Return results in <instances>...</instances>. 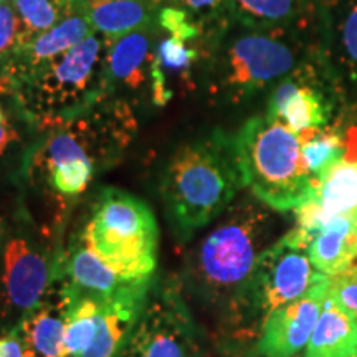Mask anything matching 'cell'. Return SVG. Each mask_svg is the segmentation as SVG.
<instances>
[{"label": "cell", "instance_id": "obj_1", "mask_svg": "<svg viewBox=\"0 0 357 357\" xmlns=\"http://www.w3.org/2000/svg\"><path fill=\"white\" fill-rule=\"evenodd\" d=\"M271 212L253 195L231 204L220 222L187 253L178 276L185 298L220 314L273 243L276 222Z\"/></svg>", "mask_w": 357, "mask_h": 357}, {"label": "cell", "instance_id": "obj_2", "mask_svg": "<svg viewBox=\"0 0 357 357\" xmlns=\"http://www.w3.org/2000/svg\"><path fill=\"white\" fill-rule=\"evenodd\" d=\"M245 187L234 136L222 129L178 146L162 177L160 197L174 236L187 243L229 211Z\"/></svg>", "mask_w": 357, "mask_h": 357}, {"label": "cell", "instance_id": "obj_3", "mask_svg": "<svg viewBox=\"0 0 357 357\" xmlns=\"http://www.w3.org/2000/svg\"><path fill=\"white\" fill-rule=\"evenodd\" d=\"M321 273L287 236H280L258 258L245 287L218 314V346L229 357H257L263 328L278 307L303 296Z\"/></svg>", "mask_w": 357, "mask_h": 357}, {"label": "cell", "instance_id": "obj_4", "mask_svg": "<svg viewBox=\"0 0 357 357\" xmlns=\"http://www.w3.org/2000/svg\"><path fill=\"white\" fill-rule=\"evenodd\" d=\"M108 42L93 32L13 84L12 93L26 121L48 131L109 98L105 84Z\"/></svg>", "mask_w": 357, "mask_h": 357}, {"label": "cell", "instance_id": "obj_5", "mask_svg": "<svg viewBox=\"0 0 357 357\" xmlns=\"http://www.w3.org/2000/svg\"><path fill=\"white\" fill-rule=\"evenodd\" d=\"M306 33L250 29L231 37L223 33L207 75L208 95L235 106L281 82L319 50V40L306 42Z\"/></svg>", "mask_w": 357, "mask_h": 357}, {"label": "cell", "instance_id": "obj_6", "mask_svg": "<svg viewBox=\"0 0 357 357\" xmlns=\"http://www.w3.org/2000/svg\"><path fill=\"white\" fill-rule=\"evenodd\" d=\"M243 184L275 212H289L311 197L316 178L301 155L298 134L266 114L253 116L234 136Z\"/></svg>", "mask_w": 357, "mask_h": 357}, {"label": "cell", "instance_id": "obj_7", "mask_svg": "<svg viewBox=\"0 0 357 357\" xmlns=\"http://www.w3.org/2000/svg\"><path fill=\"white\" fill-rule=\"evenodd\" d=\"M136 131L131 106L123 100L105 98L60 126L48 129L43 139L25 154L22 171L30 182H38L58 164L83 159L101 172L121 158Z\"/></svg>", "mask_w": 357, "mask_h": 357}, {"label": "cell", "instance_id": "obj_8", "mask_svg": "<svg viewBox=\"0 0 357 357\" xmlns=\"http://www.w3.org/2000/svg\"><path fill=\"white\" fill-rule=\"evenodd\" d=\"M79 234L93 253L121 278H154L159 225L144 200L126 190L106 187L93 204Z\"/></svg>", "mask_w": 357, "mask_h": 357}, {"label": "cell", "instance_id": "obj_9", "mask_svg": "<svg viewBox=\"0 0 357 357\" xmlns=\"http://www.w3.org/2000/svg\"><path fill=\"white\" fill-rule=\"evenodd\" d=\"M65 245L25 212L3 222L0 243V334L17 329L60 273Z\"/></svg>", "mask_w": 357, "mask_h": 357}, {"label": "cell", "instance_id": "obj_10", "mask_svg": "<svg viewBox=\"0 0 357 357\" xmlns=\"http://www.w3.org/2000/svg\"><path fill=\"white\" fill-rule=\"evenodd\" d=\"M119 357H202L200 333L178 276L155 278Z\"/></svg>", "mask_w": 357, "mask_h": 357}, {"label": "cell", "instance_id": "obj_11", "mask_svg": "<svg viewBox=\"0 0 357 357\" xmlns=\"http://www.w3.org/2000/svg\"><path fill=\"white\" fill-rule=\"evenodd\" d=\"M342 105L344 98L319 47L305 63L276 83L265 114L298 134L334 121L342 114Z\"/></svg>", "mask_w": 357, "mask_h": 357}, {"label": "cell", "instance_id": "obj_12", "mask_svg": "<svg viewBox=\"0 0 357 357\" xmlns=\"http://www.w3.org/2000/svg\"><path fill=\"white\" fill-rule=\"evenodd\" d=\"M294 225L284 236L294 247L307 250L326 222L357 215V153L347 154L316 177L311 197L294 208Z\"/></svg>", "mask_w": 357, "mask_h": 357}, {"label": "cell", "instance_id": "obj_13", "mask_svg": "<svg viewBox=\"0 0 357 357\" xmlns=\"http://www.w3.org/2000/svg\"><path fill=\"white\" fill-rule=\"evenodd\" d=\"M318 33L346 106L357 108V0H323Z\"/></svg>", "mask_w": 357, "mask_h": 357}, {"label": "cell", "instance_id": "obj_14", "mask_svg": "<svg viewBox=\"0 0 357 357\" xmlns=\"http://www.w3.org/2000/svg\"><path fill=\"white\" fill-rule=\"evenodd\" d=\"M328 293V276L321 275L303 296L278 307L263 328L257 356L294 357L306 347Z\"/></svg>", "mask_w": 357, "mask_h": 357}, {"label": "cell", "instance_id": "obj_15", "mask_svg": "<svg viewBox=\"0 0 357 357\" xmlns=\"http://www.w3.org/2000/svg\"><path fill=\"white\" fill-rule=\"evenodd\" d=\"M63 273L71 291L89 294L100 300H116L139 289L151 288V280H126L116 275L84 243L82 234L73 235L63 250Z\"/></svg>", "mask_w": 357, "mask_h": 357}, {"label": "cell", "instance_id": "obj_16", "mask_svg": "<svg viewBox=\"0 0 357 357\" xmlns=\"http://www.w3.org/2000/svg\"><path fill=\"white\" fill-rule=\"evenodd\" d=\"M68 281L61 270L47 296L19 326L26 357H70L65 347V324L68 310Z\"/></svg>", "mask_w": 357, "mask_h": 357}, {"label": "cell", "instance_id": "obj_17", "mask_svg": "<svg viewBox=\"0 0 357 357\" xmlns=\"http://www.w3.org/2000/svg\"><path fill=\"white\" fill-rule=\"evenodd\" d=\"M323 0H230L234 24L265 32L318 30Z\"/></svg>", "mask_w": 357, "mask_h": 357}, {"label": "cell", "instance_id": "obj_18", "mask_svg": "<svg viewBox=\"0 0 357 357\" xmlns=\"http://www.w3.org/2000/svg\"><path fill=\"white\" fill-rule=\"evenodd\" d=\"M153 287V284H151ZM151 288L126 296L108 300L101 305L96 333L89 346L78 357H119L128 344L144 307Z\"/></svg>", "mask_w": 357, "mask_h": 357}, {"label": "cell", "instance_id": "obj_19", "mask_svg": "<svg viewBox=\"0 0 357 357\" xmlns=\"http://www.w3.org/2000/svg\"><path fill=\"white\" fill-rule=\"evenodd\" d=\"M151 42L146 30L126 33L109 40L105 63V84L108 95L118 88L131 91L151 82Z\"/></svg>", "mask_w": 357, "mask_h": 357}, {"label": "cell", "instance_id": "obj_20", "mask_svg": "<svg viewBox=\"0 0 357 357\" xmlns=\"http://www.w3.org/2000/svg\"><path fill=\"white\" fill-rule=\"evenodd\" d=\"M160 0H84L83 15L101 37L114 40L158 22Z\"/></svg>", "mask_w": 357, "mask_h": 357}, {"label": "cell", "instance_id": "obj_21", "mask_svg": "<svg viewBox=\"0 0 357 357\" xmlns=\"http://www.w3.org/2000/svg\"><path fill=\"white\" fill-rule=\"evenodd\" d=\"M301 155L312 177H319L326 169L357 153V124H346L342 114L326 126L310 128L298 132Z\"/></svg>", "mask_w": 357, "mask_h": 357}, {"label": "cell", "instance_id": "obj_22", "mask_svg": "<svg viewBox=\"0 0 357 357\" xmlns=\"http://www.w3.org/2000/svg\"><path fill=\"white\" fill-rule=\"evenodd\" d=\"M307 257L316 271L324 276L336 275L357 258V215L334 217L316 234Z\"/></svg>", "mask_w": 357, "mask_h": 357}, {"label": "cell", "instance_id": "obj_23", "mask_svg": "<svg viewBox=\"0 0 357 357\" xmlns=\"http://www.w3.org/2000/svg\"><path fill=\"white\" fill-rule=\"evenodd\" d=\"M305 349V357H351L357 354V318L328 296Z\"/></svg>", "mask_w": 357, "mask_h": 357}, {"label": "cell", "instance_id": "obj_24", "mask_svg": "<svg viewBox=\"0 0 357 357\" xmlns=\"http://www.w3.org/2000/svg\"><path fill=\"white\" fill-rule=\"evenodd\" d=\"M84 0H13L24 25V40L50 30L73 13H83Z\"/></svg>", "mask_w": 357, "mask_h": 357}, {"label": "cell", "instance_id": "obj_25", "mask_svg": "<svg viewBox=\"0 0 357 357\" xmlns=\"http://www.w3.org/2000/svg\"><path fill=\"white\" fill-rule=\"evenodd\" d=\"M167 6L177 7L189 13L207 38L218 40L227 29L234 24L231 20L230 0H160Z\"/></svg>", "mask_w": 357, "mask_h": 357}, {"label": "cell", "instance_id": "obj_26", "mask_svg": "<svg viewBox=\"0 0 357 357\" xmlns=\"http://www.w3.org/2000/svg\"><path fill=\"white\" fill-rule=\"evenodd\" d=\"M96 174V166L89 160H68V162L58 164L53 167L42 178V182L48 184V187L61 197H77L86 190Z\"/></svg>", "mask_w": 357, "mask_h": 357}, {"label": "cell", "instance_id": "obj_27", "mask_svg": "<svg viewBox=\"0 0 357 357\" xmlns=\"http://www.w3.org/2000/svg\"><path fill=\"white\" fill-rule=\"evenodd\" d=\"M199 48L190 45L187 40L177 37H167L159 43L154 60L160 70L167 75V71H185L199 60Z\"/></svg>", "mask_w": 357, "mask_h": 357}, {"label": "cell", "instance_id": "obj_28", "mask_svg": "<svg viewBox=\"0 0 357 357\" xmlns=\"http://www.w3.org/2000/svg\"><path fill=\"white\" fill-rule=\"evenodd\" d=\"M24 42V25L13 2L0 3V73Z\"/></svg>", "mask_w": 357, "mask_h": 357}, {"label": "cell", "instance_id": "obj_29", "mask_svg": "<svg viewBox=\"0 0 357 357\" xmlns=\"http://www.w3.org/2000/svg\"><path fill=\"white\" fill-rule=\"evenodd\" d=\"M328 296L357 318V258L336 275L328 276Z\"/></svg>", "mask_w": 357, "mask_h": 357}, {"label": "cell", "instance_id": "obj_30", "mask_svg": "<svg viewBox=\"0 0 357 357\" xmlns=\"http://www.w3.org/2000/svg\"><path fill=\"white\" fill-rule=\"evenodd\" d=\"M158 24L169 33V37H177L187 42H195L204 35V30L195 24L189 13L177 7L164 6L158 13Z\"/></svg>", "mask_w": 357, "mask_h": 357}, {"label": "cell", "instance_id": "obj_31", "mask_svg": "<svg viewBox=\"0 0 357 357\" xmlns=\"http://www.w3.org/2000/svg\"><path fill=\"white\" fill-rule=\"evenodd\" d=\"M0 357H26L24 339L19 329L0 334Z\"/></svg>", "mask_w": 357, "mask_h": 357}, {"label": "cell", "instance_id": "obj_32", "mask_svg": "<svg viewBox=\"0 0 357 357\" xmlns=\"http://www.w3.org/2000/svg\"><path fill=\"white\" fill-rule=\"evenodd\" d=\"M20 142V134L13 124L8 121H3L0 124V160L6 159L8 153Z\"/></svg>", "mask_w": 357, "mask_h": 357}, {"label": "cell", "instance_id": "obj_33", "mask_svg": "<svg viewBox=\"0 0 357 357\" xmlns=\"http://www.w3.org/2000/svg\"><path fill=\"white\" fill-rule=\"evenodd\" d=\"M3 121H7V116H6V113H3V109L0 108V124H2Z\"/></svg>", "mask_w": 357, "mask_h": 357}, {"label": "cell", "instance_id": "obj_34", "mask_svg": "<svg viewBox=\"0 0 357 357\" xmlns=\"http://www.w3.org/2000/svg\"><path fill=\"white\" fill-rule=\"evenodd\" d=\"M2 234H3V220L0 218V243H2Z\"/></svg>", "mask_w": 357, "mask_h": 357}, {"label": "cell", "instance_id": "obj_35", "mask_svg": "<svg viewBox=\"0 0 357 357\" xmlns=\"http://www.w3.org/2000/svg\"><path fill=\"white\" fill-rule=\"evenodd\" d=\"M6 2H13V0H0V3H6Z\"/></svg>", "mask_w": 357, "mask_h": 357}, {"label": "cell", "instance_id": "obj_36", "mask_svg": "<svg viewBox=\"0 0 357 357\" xmlns=\"http://www.w3.org/2000/svg\"><path fill=\"white\" fill-rule=\"evenodd\" d=\"M351 357H357V354H354V356H351Z\"/></svg>", "mask_w": 357, "mask_h": 357}]
</instances>
